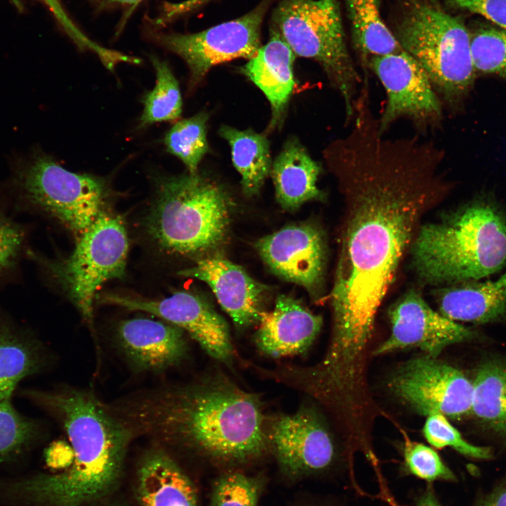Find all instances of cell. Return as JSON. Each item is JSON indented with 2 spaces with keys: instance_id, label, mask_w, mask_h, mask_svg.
Wrapping results in <instances>:
<instances>
[{
  "instance_id": "obj_1",
  "label": "cell",
  "mask_w": 506,
  "mask_h": 506,
  "mask_svg": "<svg viewBox=\"0 0 506 506\" xmlns=\"http://www.w3.org/2000/svg\"><path fill=\"white\" fill-rule=\"evenodd\" d=\"M441 157L431 141L389 138L373 127L339 138L326 153L350 208L331 292L332 337L320 363L334 379L361 376L377 311L415 226L443 190Z\"/></svg>"
},
{
  "instance_id": "obj_2",
  "label": "cell",
  "mask_w": 506,
  "mask_h": 506,
  "mask_svg": "<svg viewBox=\"0 0 506 506\" xmlns=\"http://www.w3.org/2000/svg\"><path fill=\"white\" fill-rule=\"evenodd\" d=\"M108 406L134 437L146 436L220 461L255 459L268 441L258 398L224 378L148 390Z\"/></svg>"
},
{
  "instance_id": "obj_3",
  "label": "cell",
  "mask_w": 506,
  "mask_h": 506,
  "mask_svg": "<svg viewBox=\"0 0 506 506\" xmlns=\"http://www.w3.org/2000/svg\"><path fill=\"white\" fill-rule=\"evenodd\" d=\"M25 394L60 424L73 460L62 472L0 478V506H85L111 492L134 436L109 406L69 387Z\"/></svg>"
},
{
  "instance_id": "obj_4",
  "label": "cell",
  "mask_w": 506,
  "mask_h": 506,
  "mask_svg": "<svg viewBox=\"0 0 506 506\" xmlns=\"http://www.w3.org/2000/svg\"><path fill=\"white\" fill-rule=\"evenodd\" d=\"M422 281L460 284L481 280L506 266V213L478 197L444 219L420 228L412 247Z\"/></svg>"
},
{
  "instance_id": "obj_5",
  "label": "cell",
  "mask_w": 506,
  "mask_h": 506,
  "mask_svg": "<svg viewBox=\"0 0 506 506\" xmlns=\"http://www.w3.org/2000/svg\"><path fill=\"white\" fill-rule=\"evenodd\" d=\"M231 200L215 181L189 174L160 181L146 218V230L164 250L194 254L210 250L223 240Z\"/></svg>"
},
{
  "instance_id": "obj_6",
  "label": "cell",
  "mask_w": 506,
  "mask_h": 506,
  "mask_svg": "<svg viewBox=\"0 0 506 506\" xmlns=\"http://www.w3.org/2000/svg\"><path fill=\"white\" fill-rule=\"evenodd\" d=\"M396 38L428 75L439 98L461 100L476 78L471 38L463 23L429 2L415 4L397 28Z\"/></svg>"
},
{
  "instance_id": "obj_7",
  "label": "cell",
  "mask_w": 506,
  "mask_h": 506,
  "mask_svg": "<svg viewBox=\"0 0 506 506\" xmlns=\"http://www.w3.org/2000/svg\"><path fill=\"white\" fill-rule=\"evenodd\" d=\"M273 22L295 56L320 64L343 99L349 124L363 79L346 45L337 0H281Z\"/></svg>"
},
{
  "instance_id": "obj_8",
  "label": "cell",
  "mask_w": 506,
  "mask_h": 506,
  "mask_svg": "<svg viewBox=\"0 0 506 506\" xmlns=\"http://www.w3.org/2000/svg\"><path fill=\"white\" fill-rule=\"evenodd\" d=\"M10 185L30 206L55 218L79 237L103 212L109 190L100 178L65 169L32 149L15 157Z\"/></svg>"
},
{
  "instance_id": "obj_9",
  "label": "cell",
  "mask_w": 506,
  "mask_h": 506,
  "mask_svg": "<svg viewBox=\"0 0 506 506\" xmlns=\"http://www.w3.org/2000/svg\"><path fill=\"white\" fill-rule=\"evenodd\" d=\"M128 249L123 220L103 211L77 238L67 258L42 264L91 324L96 292L108 280L124 275Z\"/></svg>"
},
{
  "instance_id": "obj_10",
  "label": "cell",
  "mask_w": 506,
  "mask_h": 506,
  "mask_svg": "<svg viewBox=\"0 0 506 506\" xmlns=\"http://www.w3.org/2000/svg\"><path fill=\"white\" fill-rule=\"evenodd\" d=\"M265 5L237 19L193 34H170L159 39L180 56L190 72L189 88H195L209 70L237 58L249 59L261 46V25Z\"/></svg>"
},
{
  "instance_id": "obj_11",
  "label": "cell",
  "mask_w": 506,
  "mask_h": 506,
  "mask_svg": "<svg viewBox=\"0 0 506 506\" xmlns=\"http://www.w3.org/2000/svg\"><path fill=\"white\" fill-rule=\"evenodd\" d=\"M389 387L399 399L426 416L440 413L460 419L471 413L472 382L460 370L428 355L401 365Z\"/></svg>"
},
{
  "instance_id": "obj_12",
  "label": "cell",
  "mask_w": 506,
  "mask_h": 506,
  "mask_svg": "<svg viewBox=\"0 0 506 506\" xmlns=\"http://www.w3.org/2000/svg\"><path fill=\"white\" fill-rule=\"evenodd\" d=\"M377 76L387 93V104L379 119L384 133L400 118H408L424 131L442 118L441 102L424 69L404 50L370 58L367 64Z\"/></svg>"
},
{
  "instance_id": "obj_13",
  "label": "cell",
  "mask_w": 506,
  "mask_h": 506,
  "mask_svg": "<svg viewBox=\"0 0 506 506\" xmlns=\"http://www.w3.org/2000/svg\"><path fill=\"white\" fill-rule=\"evenodd\" d=\"M100 301L155 315L180 327L212 357L229 360L233 353L228 325L204 299L180 291L161 299L107 294Z\"/></svg>"
},
{
  "instance_id": "obj_14",
  "label": "cell",
  "mask_w": 506,
  "mask_h": 506,
  "mask_svg": "<svg viewBox=\"0 0 506 506\" xmlns=\"http://www.w3.org/2000/svg\"><path fill=\"white\" fill-rule=\"evenodd\" d=\"M391 333L374 351L384 355L415 347L437 358L448 346L474 336V332L432 309L417 291L410 290L390 309Z\"/></svg>"
},
{
  "instance_id": "obj_15",
  "label": "cell",
  "mask_w": 506,
  "mask_h": 506,
  "mask_svg": "<svg viewBox=\"0 0 506 506\" xmlns=\"http://www.w3.org/2000/svg\"><path fill=\"white\" fill-rule=\"evenodd\" d=\"M261 258L282 278L315 294L323 280L325 247L320 231L310 223L285 226L256 244Z\"/></svg>"
},
{
  "instance_id": "obj_16",
  "label": "cell",
  "mask_w": 506,
  "mask_h": 506,
  "mask_svg": "<svg viewBox=\"0 0 506 506\" xmlns=\"http://www.w3.org/2000/svg\"><path fill=\"white\" fill-rule=\"evenodd\" d=\"M271 441L281 469L290 476L324 472L336 458L329 432L316 413L308 409L277 419Z\"/></svg>"
},
{
  "instance_id": "obj_17",
  "label": "cell",
  "mask_w": 506,
  "mask_h": 506,
  "mask_svg": "<svg viewBox=\"0 0 506 506\" xmlns=\"http://www.w3.org/2000/svg\"><path fill=\"white\" fill-rule=\"evenodd\" d=\"M115 338L126 361L141 373H162L178 365L188 349L183 331L164 320H124L117 325Z\"/></svg>"
},
{
  "instance_id": "obj_18",
  "label": "cell",
  "mask_w": 506,
  "mask_h": 506,
  "mask_svg": "<svg viewBox=\"0 0 506 506\" xmlns=\"http://www.w3.org/2000/svg\"><path fill=\"white\" fill-rule=\"evenodd\" d=\"M179 273L206 283L236 326L243 327L259 320L266 287L240 266L220 257H210Z\"/></svg>"
},
{
  "instance_id": "obj_19",
  "label": "cell",
  "mask_w": 506,
  "mask_h": 506,
  "mask_svg": "<svg viewBox=\"0 0 506 506\" xmlns=\"http://www.w3.org/2000/svg\"><path fill=\"white\" fill-rule=\"evenodd\" d=\"M256 335L258 348L274 358L299 353L314 341L322 327V318L298 300L286 295L277 297L273 309L262 311Z\"/></svg>"
},
{
  "instance_id": "obj_20",
  "label": "cell",
  "mask_w": 506,
  "mask_h": 506,
  "mask_svg": "<svg viewBox=\"0 0 506 506\" xmlns=\"http://www.w3.org/2000/svg\"><path fill=\"white\" fill-rule=\"evenodd\" d=\"M295 54L279 33L271 29L267 43L240 70L265 95L271 104L270 131L282 124L295 86Z\"/></svg>"
},
{
  "instance_id": "obj_21",
  "label": "cell",
  "mask_w": 506,
  "mask_h": 506,
  "mask_svg": "<svg viewBox=\"0 0 506 506\" xmlns=\"http://www.w3.org/2000/svg\"><path fill=\"white\" fill-rule=\"evenodd\" d=\"M136 495L141 506H200L193 481L162 447L148 450L141 458Z\"/></svg>"
},
{
  "instance_id": "obj_22",
  "label": "cell",
  "mask_w": 506,
  "mask_h": 506,
  "mask_svg": "<svg viewBox=\"0 0 506 506\" xmlns=\"http://www.w3.org/2000/svg\"><path fill=\"white\" fill-rule=\"evenodd\" d=\"M321 169L297 140L287 141L272 163L270 174L281 207L294 211L308 201L323 198L317 186Z\"/></svg>"
},
{
  "instance_id": "obj_23",
  "label": "cell",
  "mask_w": 506,
  "mask_h": 506,
  "mask_svg": "<svg viewBox=\"0 0 506 506\" xmlns=\"http://www.w3.org/2000/svg\"><path fill=\"white\" fill-rule=\"evenodd\" d=\"M439 312L456 322L484 324L506 318V272L493 280L456 284L443 290Z\"/></svg>"
},
{
  "instance_id": "obj_24",
  "label": "cell",
  "mask_w": 506,
  "mask_h": 506,
  "mask_svg": "<svg viewBox=\"0 0 506 506\" xmlns=\"http://www.w3.org/2000/svg\"><path fill=\"white\" fill-rule=\"evenodd\" d=\"M45 363L41 344L0 316V401L10 399L18 382L40 372Z\"/></svg>"
},
{
  "instance_id": "obj_25",
  "label": "cell",
  "mask_w": 506,
  "mask_h": 506,
  "mask_svg": "<svg viewBox=\"0 0 506 506\" xmlns=\"http://www.w3.org/2000/svg\"><path fill=\"white\" fill-rule=\"evenodd\" d=\"M219 133L231 147L233 164L241 176L243 193L248 196L257 194L271 174L273 163L266 135L226 125Z\"/></svg>"
},
{
  "instance_id": "obj_26",
  "label": "cell",
  "mask_w": 506,
  "mask_h": 506,
  "mask_svg": "<svg viewBox=\"0 0 506 506\" xmlns=\"http://www.w3.org/2000/svg\"><path fill=\"white\" fill-rule=\"evenodd\" d=\"M353 42L361 55L366 77L368 60L403 51L396 37L383 22L379 0H345Z\"/></svg>"
},
{
  "instance_id": "obj_27",
  "label": "cell",
  "mask_w": 506,
  "mask_h": 506,
  "mask_svg": "<svg viewBox=\"0 0 506 506\" xmlns=\"http://www.w3.org/2000/svg\"><path fill=\"white\" fill-rule=\"evenodd\" d=\"M472 384L471 413L506 440V364L498 360L484 362Z\"/></svg>"
},
{
  "instance_id": "obj_28",
  "label": "cell",
  "mask_w": 506,
  "mask_h": 506,
  "mask_svg": "<svg viewBox=\"0 0 506 506\" xmlns=\"http://www.w3.org/2000/svg\"><path fill=\"white\" fill-rule=\"evenodd\" d=\"M42 433L39 423L17 411L10 399L0 401V465L27 455Z\"/></svg>"
},
{
  "instance_id": "obj_29",
  "label": "cell",
  "mask_w": 506,
  "mask_h": 506,
  "mask_svg": "<svg viewBox=\"0 0 506 506\" xmlns=\"http://www.w3.org/2000/svg\"><path fill=\"white\" fill-rule=\"evenodd\" d=\"M156 72L154 89L147 92L142 99L144 108L140 126L145 127L160 122L177 120L182 112V98L179 83L168 64L151 56Z\"/></svg>"
},
{
  "instance_id": "obj_30",
  "label": "cell",
  "mask_w": 506,
  "mask_h": 506,
  "mask_svg": "<svg viewBox=\"0 0 506 506\" xmlns=\"http://www.w3.org/2000/svg\"><path fill=\"white\" fill-rule=\"evenodd\" d=\"M208 113L201 112L177 122L167 133V151L185 164L189 174L197 172L198 166L209 151L207 138Z\"/></svg>"
},
{
  "instance_id": "obj_31",
  "label": "cell",
  "mask_w": 506,
  "mask_h": 506,
  "mask_svg": "<svg viewBox=\"0 0 506 506\" xmlns=\"http://www.w3.org/2000/svg\"><path fill=\"white\" fill-rule=\"evenodd\" d=\"M261 488L259 477L240 472L223 474L213 485L212 506H257Z\"/></svg>"
},
{
  "instance_id": "obj_32",
  "label": "cell",
  "mask_w": 506,
  "mask_h": 506,
  "mask_svg": "<svg viewBox=\"0 0 506 506\" xmlns=\"http://www.w3.org/2000/svg\"><path fill=\"white\" fill-rule=\"evenodd\" d=\"M476 71L506 77V30L484 29L471 39Z\"/></svg>"
},
{
  "instance_id": "obj_33",
  "label": "cell",
  "mask_w": 506,
  "mask_h": 506,
  "mask_svg": "<svg viewBox=\"0 0 506 506\" xmlns=\"http://www.w3.org/2000/svg\"><path fill=\"white\" fill-rule=\"evenodd\" d=\"M422 432L427 442L436 448L450 447L464 455L478 459H488L491 456L489 448L467 442L447 417L440 413L427 415Z\"/></svg>"
},
{
  "instance_id": "obj_34",
  "label": "cell",
  "mask_w": 506,
  "mask_h": 506,
  "mask_svg": "<svg viewBox=\"0 0 506 506\" xmlns=\"http://www.w3.org/2000/svg\"><path fill=\"white\" fill-rule=\"evenodd\" d=\"M403 456L406 469L420 479L427 481L455 480V476L437 452L428 446L406 437Z\"/></svg>"
},
{
  "instance_id": "obj_35",
  "label": "cell",
  "mask_w": 506,
  "mask_h": 506,
  "mask_svg": "<svg viewBox=\"0 0 506 506\" xmlns=\"http://www.w3.org/2000/svg\"><path fill=\"white\" fill-rule=\"evenodd\" d=\"M40 1L48 7L58 22L74 43L82 49H89L95 53L108 70H113L115 66L120 63L131 64L141 63L140 59L136 57L106 48L91 41L70 20L59 0Z\"/></svg>"
},
{
  "instance_id": "obj_36",
  "label": "cell",
  "mask_w": 506,
  "mask_h": 506,
  "mask_svg": "<svg viewBox=\"0 0 506 506\" xmlns=\"http://www.w3.org/2000/svg\"><path fill=\"white\" fill-rule=\"evenodd\" d=\"M25 240L23 227L0 212V276L15 266Z\"/></svg>"
},
{
  "instance_id": "obj_37",
  "label": "cell",
  "mask_w": 506,
  "mask_h": 506,
  "mask_svg": "<svg viewBox=\"0 0 506 506\" xmlns=\"http://www.w3.org/2000/svg\"><path fill=\"white\" fill-rule=\"evenodd\" d=\"M455 6L482 15L506 30V0H450Z\"/></svg>"
},
{
  "instance_id": "obj_38",
  "label": "cell",
  "mask_w": 506,
  "mask_h": 506,
  "mask_svg": "<svg viewBox=\"0 0 506 506\" xmlns=\"http://www.w3.org/2000/svg\"><path fill=\"white\" fill-rule=\"evenodd\" d=\"M45 457L47 464L51 467L60 469L67 466V468L72 462L73 451L70 443L63 441H57L52 443L46 449Z\"/></svg>"
},
{
  "instance_id": "obj_39",
  "label": "cell",
  "mask_w": 506,
  "mask_h": 506,
  "mask_svg": "<svg viewBox=\"0 0 506 506\" xmlns=\"http://www.w3.org/2000/svg\"><path fill=\"white\" fill-rule=\"evenodd\" d=\"M210 0H185L178 3H165L161 15L157 18L156 23H163L192 11Z\"/></svg>"
},
{
  "instance_id": "obj_40",
  "label": "cell",
  "mask_w": 506,
  "mask_h": 506,
  "mask_svg": "<svg viewBox=\"0 0 506 506\" xmlns=\"http://www.w3.org/2000/svg\"><path fill=\"white\" fill-rule=\"evenodd\" d=\"M476 506H506V484L495 489Z\"/></svg>"
},
{
  "instance_id": "obj_41",
  "label": "cell",
  "mask_w": 506,
  "mask_h": 506,
  "mask_svg": "<svg viewBox=\"0 0 506 506\" xmlns=\"http://www.w3.org/2000/svg\"><path fill=\"white\" fill-rule=\"evenodd\" d=\"M100 8L115 6L131 7L134 9L142 0H90Z\"/></svg>"
},
{
  "instance_id": "obj_42",
  "label": "cell",
  "mask_w": 506,
  "mask_h": 506,
  "mask_svg": "<svg viewBox=\"0 0 506 506\" xmlns=\"http://www.w3.org/2000/svg\"><path fill=\"white\" fill-rule=\"evenodd\" d=\"M417 506H441L438 502L433 491L427 490L420 497Z\"/></svg>"
},
{
  "instance_id": "obj_43",
  "label": "cell",
  "mask_w": 506,
  "mask_h": 506,
  "mask_svg": "<svg viewBox=\"0 0 506 506\" xmlns=\"http://www.w3.org/2000/svg\"><path fill=\"white\" fill-rule=\"evenodd\" d=\"M11 1L19 11L22 10L23 5L21 0H11Z\"/></svg>"
}]
</instances>
